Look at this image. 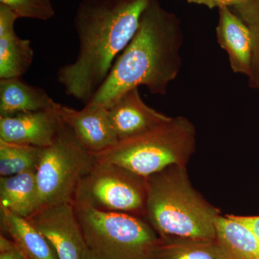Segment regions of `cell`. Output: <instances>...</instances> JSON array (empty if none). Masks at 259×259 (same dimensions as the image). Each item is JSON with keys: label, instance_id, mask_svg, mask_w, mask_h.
<instances>
[{"label": "cell", "instance_id": "cell-1", "mask_svg": "<svg viewBox=\"0 0 259 259\" xmlns=\"http://www.w3.org/2000/svg\"><path fill=\"white\" fill-rule=\"evenodd\" d=\"M151 0H82L74 19L79 52L57 71L68 96L85 105L105 82Z\"/></svg>", "mask_w": 259, "mask_h": 259}, {"label": "cell", "instance_id": "cell-2", "mask_svg": "<svg viewBox=\"0 0 259 259\" xmlns=\"http://www.w3.org/2000/svg\"><path fill=\"white\" fill-rule=\"evenodd\" d=\"M183 42L178 17L165 10L159 0H151L134 36L88 104L108 108L129 90L141 86L153 95H166L182 68Z\"/></svg>", "mask_w": 259, "mask_h": 259}, {"label": "cell", "instance_id": "cell-3", "mask_svg": "<svg viewBox=\"0 0 259 259\" xmlns=\"http://www.w3.org/2000/svg\"><path fill=\"white\" fill-rule=\"evenodd\" d=\"M145 219L160 238L212 240L220 213L194 190L187 166L173 165L146 178Z\"/></svg>", "mask_w": 259, "mask_h": 259}, {"label": "cell", "instance_id": "cell-4", "mask_svg": "<svg viewBox=\"0 0 259 259\" xmlns=\"http://www.w3.org/2000/svg\"><path fill=\"white\" fill-rule=\"evenodd\" d=\"M196 129L184 116L146 134L118 141L95 154L97 161L115 163L147 178L173 165L187 166L195 151Z\"/></svg>", "mask_w": 259, "mask_h": 259}, {"label": "cell", "instance_id": "cell-5", "mask_svg": "<svg viewBox=\"0 0 259 259\" xmlns=\"http://www.w3.org/2000/svg\"><path fill=\"white\" fill-rule=\"evenodd\" d=\"M89 250L102 259H148L160 237L145 218L71 202Z\"/></svg>", "mask_w": 259, "mask_h": 259}, {"label": "cell", "instance_id": "cell-6", "mask_svg": "<svg viewBox=\"0 0 259 259\" xmlns=\"http://www.w3.org/2000/svg\"><path fill=\"white\" fill-rule=\"evenodd\" d=\"M95 162V155L80 144L64 123L53 144L42 148L37 165L39 209L71 202L80 180Z\"/></svg>", "mask_w": 259, "mask_h": 259}, {"label": "cell", "instance_id": "cell-7", "mask_svg": "<svg viewBox=\"0 0 259 259\" xmlns=\"http://www.w3.org/2000/svg\"><path fill=\"white\" fill-rule=\"evenodd\" d=\"M71 202L105 212L145 218L146 178L115 163L97 161L80 180Z\"/></svg>", "mask_w": 259, "mask_h": 259}, {"label": "cell", "instance_id": "cell-8", "mask_svg": "<svg viewBox=\"0 0 259 259\" xmlns=\"http://www.w3.org/2000/svg\"><path fill=\"white\" fill-rule=\"evenodd\" d=\"M47 238L59 259H86L89 248L71 202L39 209L28 218Z\"/></svg>", "mask_w": 259, "mask_h": 259}, {"label": "cell", "instance_id": "cell-9", "mask_svg": "<svg viewBox=\"0 0 259 259\" xmlns=\"http://www.w3.org/2000/svg\"><path fill=\"white\" fill-rule=\"evenodd\" d=\"M57 110L65 125L89 152L97 154L118 142L107 107L87 104L78 110L57 103Z\"/></svg>", "mask_w": 259, "mask_h": 259}, {"label": "cell", "instance_id": "cell-10", "mask_svg": "<svg viewBox=\"0 0 259 259\" xmlns=\"http://www.w3.org/2000/svg\"><path fill=\"white\" fill-rule=\"evenodd\" d=\"M63 125L56 103L47 110L0 117V140L47 148L53 144Z\"/></svg>", "mask_w": 259, "mask_h": 259}, {"label": "cell", "instance_id": "cell-11", "mask_svg": "<svg viewBox=\"0 0 259 259\" xmlns=\"http://www.w3.org/2000/svg\"><path fill=\"white\" fill-rule=\"evenodd\" d=\"M107 109L118 141L149 132L172 117L146 105L139 88L129 90Z\"/></svg>", "mask_w": 259, "mask_h": 259}, {"label": "cell", "instance_id": "cell-12", "mask_svg": "<svg viewBox=\"0 0 259 259\" xmlns=\"http://www.w3.org/2000/svg\"><path fill=\"white\" fill-rule=\"evenodd\" d=\"M216 37L221 49L226 51L232 71L249 76L253 40L249 28L229 8H219Z\"/></svg>", "mask_w": 259, "mask_h": 259}, {"label": "cell", "instance_id": "cell-13", "mask_svg": "<svg viewBox=\"0 0 259 259\" xmlns=\"http://www.w3.org/2000/svg\"><path fill=\"white\" fill-rule=\"evenodd\" d=\"M56 103L44 89L28 84L20 77L0 79V117L47 110Z\"/></svg>", "mask_w": 259, "mask_h": 259}, {"label": "cell", "instance_id": "cell-14", "mask_svg": "<svg viewBox=\"0 0 259 259\" xmlns=\"http://www.w3.org/2000/svg\"><path fill=\"white\" fill-rule=\"evenodd\" d=\"M1 229L10 237L25 259H59L47 238L28 219L0 209Z\"/></svg>", "mask_w": 259, "mask_h": 259}, {"label": "cell", "instance_id": "cell-15", "mask_svg": "<svg viewBox=\"0 0 259 259\" xmlns=\"http://www.w3.org/2000/svg\"><path fill=\"white\" fill-rule=\"evenodd\" d=\"M39 209L35 171L0 179V209L28 218Z\"/></svg>", "mask_w": 259, "mask_h": 259}, {"label": "cell", "instance_id": "cell-16", "mask_svg": "<svg viewBox=\"0 0 259 259\" xmlns=\"http://www.w3.org/2000/svg\"><path fill=\"white\" fill-rule=\"evenodd\" d=\"M148 259H233L217 238H160Z\"/></svg>", "mask_w": 259, "mask_h": 259}, {"label": "cell", "instance_id": "cell-17", "mask_svg": "<svg viewBox=\"0 0 259 259\" xmlns=\"http://www.w3.org/2000/svg\"><path fill=\"white\" fill-rule=\"evenodd\" d=\"M216 236L233 259H259V240L244 225L229 215L220 214Z\"/></svg>", "mask_w": 259, "mask_h": 259}, {"label": "cell", "instance_id": "cell-18", "mask_svg": "<svg viewBox=\"0 0 259 259\" xmlns=\"http://www.w3.org/2000/svg\"><path fill=\"white\" fill-rule=\"evenodd\" d=\"M34 51L29 39L15 30L0 35V79L21 77L32 64Z\"/></svg>", "mask_w": 259, "mask_h": 259}, {"label": "cell", "instance_id": "cell-19", "mask_svg": "<svg viewBox=\"0 0 259 259\" xmlns=\"http://www.w3.org/2000/svg\"><path fill=\"white\" fill-rule=\"evenodd\" d=\"M42 148L14 144L0 140V175L14 176L24 172H36Z\"/></svg>", "mask_w": 259, "mask_h": 259}, {"label": "cell", "instance_id": "cell-20", "mask_svg": "<svg viewBox=\"0 0 259 259\" xmlns=\"http://www.w3.org/2000/svg\"><path fill=\"white\" fill-rule=\"evenodd\" d=\"M249 28L253 40L251 66L248 76L250 88L259 91V0H246L229 8Z\"/></svg>", "mask_w": 259, "mask_h": 259}, {"label": "cell", "instance_id": "cell-21", "mask_svg": "<svg viewBox=\"0 0 259 259\" xmlns=\"http://www.w3.org/2000/svg\"><path fill=\"white\" fill-rule=\"evenodd\" d=\"M0 5L14 12L19 18L47 21L56 14L51 0H0Z\"/></svg>", "mask_w": 259, "mask_h": 259}, {"label": "cell", "instance_id": "cell-22", "mask_svg": "<svg viewBox=\"0 0 259 259\" xmlns=\"http://www.w3.org/2000/svg\"><path fill=\"white\" fill-rule=\"evenodd\" d=\"M0 259H25L14 242L3 233L0 236Z\"/></svg>", "mask_w": 259, "mask_h": 259}, {"label": "cell", "instance_id": "cell-23", "mask_svg": "<svg viewBox=\"0 0 259 259\" xmlns=\"http://www.w3.org/2000/svg\"><path fill=\"white\" fill-rule=\"evenodd\" d=\"M246 0H187L191 4H197L204 5L209 9L218 8V9L221 8H231L236 5L242 4Z\"/></svg>", "mask_w": 259, "mask_h": 259}, {"label": "cell", "instance_id": "cell-24", "mask_svg": "<svg viewBox=\"0 0 259 259\" xmlns=\"http://www.w3.org/2000/svg\"><path fill=\"white\" fill-rule=\"evenodd\" d=\"M229 216L246 226L259 240V216H240L234 214Z\"/></svg>", "mask_w": 259, "mask_h": 259}, {"label": "cell", "instance_id": "cell-25", "mask_svg": "<svg viewBox=\"0 0 259 259\" xmlns=\"http://www.w3.org/2000/svg\"><path fill=\"white\" fill-rule=\"evenodd\" d=\"M86 259H102L100 258V257L97 256V255H95V253H93L92 251H89V253L88 256H87Z\"/></svg>", "mask_w": 259, "mask_h": 259}]
</instances>
